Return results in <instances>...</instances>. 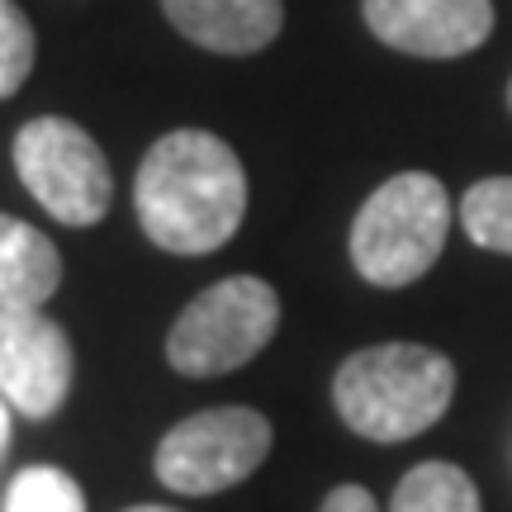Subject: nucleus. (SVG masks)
<instances>
[{"instance_id": "1", "label": "nucleus", "mask_w": 512, "mask_h": 512, "mask_svg": "<svg viewBox=\"0 0 512 512\" xmlns=\"http://www.w3.org/2000/svg\"><path fill=\"white\" fill-rule=\"evenodd\" d=\"M138 228L171 256H209L247 219V171L242 157L209 128H171L143 152Z\"/></svg>"}, {"instance_id": "2", "label": "nucleus", "mask_w": 512, "mask_h": 512, "mask_svg": "<svg viewBox=\"0 0 512 512\" xmlns=\"http://www.w3.org/2000/svg\"><path fill=\"white\" fill-rule=\"evenodd\" d=\"M456 399V366L437 347L380 342L351 351L332 375V408L356 437L408 441L446 418Z\"/></svg>"}, {"instance_id": "3", "label": "nucleus", "mask_w": 512, "mask_h": 512, "mask_svg": "<svg viewBox=\"0 0 512 512\" xmlns=\"http://www.w3.org/2000/svg\"><path fill=\"white\" fill-rule=\"evenodd\" d=\"M451 238V195L432 171H399L351 219V266L366 285L403 290L437 266Z\"/></svg>"}, {"instance_id": "4", "label": "nucleus", "mask_w": 512, "mask_h": 512, "mask_svg": "<svg viewBox=\"0 0 512 512\" xmlns=\"http://www.w3.org/2000/svg\"><path fill=\"white\" fill-rule=\"evenodd\" d=\"M280 294L261 275H228L200 290L166 332V361L185 380H219L271 347Z\"/></svg>"}, {"instance_id": "5", "label": "nucleus", "mask_w": 512, "mask_h": 512, "mask_svg": "<svg viewBox=\"0 0 512 512\" xmlns=\"http://www.w3.org/2000/svg\"><path fill=\"white\" fill-rule=\"evenodd\" d=\"M15 171L24 190L67 228H95L114 204V171L91 133L62 114H43L15 133Z\"/></svg>"}, {"instance_id": "6", "label": "nucleus", "mask_w": 512, "mask_h": 512, "mask_svg": "<svg viewBox=\"0 0 512 512\" xmlns=\"http://www.w3.org/2000/svg\"><path fill=\"white\" fill-rule=\"evenodd\" d=\"M271 418L256 408H204L181 418L152 456V475L162 479L171 494L209 498L223 489H238L266 465L271 456Z\"/></svg>"}, {"instance_id": "7", "label": "nucleus", "mask_w": 512, "mask_h": 512, "mask_svg": "<svg viewBox=\"0 0 512 512\" xmlns=\"http://www.w3.org/2000/svg\"><path fill=\"white\" fill-rule=\"evenodd\" d=\"M76 356L43 309H0V399L24 418H53L72 394Z\"/></svg>"}, {"instance_id": "8", "label": "nucleus", "mask_w": 512, "mask_h": 512, "mask_svg": "<svg viewBox=\"0 0 512 512\" xmlns=\"http://www.w3.org/2000/svg\"><path fill=\"white\" fill-rule=\"evenodd\" d=\"M366 29L408 57H465L494 34V0H361Z\"/></svg>"}, {"instance_id": "9", "label": "nucleus", "mask_w": 512, "mask_h": 512, "mask_svg": "<svg viewBox=\"0 0 512 512\" xmlns=\"http://www.w3.org/2000/svg\"><path fill=\"white\" fill-rule=\"evenodd\" d=\"M171 29L219 57H252L285 29L280 0H162Z\"/></svg>"}, {"instance_id": "10", "label": "nucleus", "mask_w": 512, "mask_h": 512, "mask_svg": "<svg viewBox=\"0 0 512 512\" xmlns=\"http://www.w3.org/2000/svg\"><path fill=\"white\" fill-rule=\"evenodd\" d=\"M62 285V252L34 223L0 214V309H43Z\"/></svg>"}, {"instance_id": "11", "label": "nucleus", "mask_w": 512, "mask_h": 512, "mask_svg": "<svg viewBox=\"0 0 512 512\" xmlns=\"http://www.w3.org/2000/svg\"><path fill=\"white\" fill-rule=\"evenodd\" d=\"M389 512H484L475 479L451 460H422L399 479Z\"/></svg>"}, {"instance_id": "12", "label": "nucleus", "mask_w": 512, "mask_h": 512, "mask_svg": "<svg viewBox=\"0 0 512 512\" xmlns=\"http://www.w3.org/2000/svg\"><path fill=\"white\" fill-rule=\"evenodd\" d=\"M460 223L475 247L512 256V176L475 181L460 200Z\"/></svg>"}, {"instance_id": "13", "label": "nucleus", "mask_w": 512, "mask_h": 512, "mask_svg": "<svg viewBox=\"0 0 512 512\" xmlns=\"http://www.w3.org/2000/svg\"><path fill=\"white\" fill-rule=\"evenodd\" d=\"M5 512H86V494L67 470L57 465H29L10 479Z\"/></svg>"}, {"instance_id": "14", "label": "nucleus", "mask_w": 512, "mask_h": 512, "mask_svg": "<svg viewBox=\"0 0 512 512\" xmlns=\"http://www.w3.org/2000/svg\"><path fill=\"white\" fill-rule=\"evenodd\" d=\"M34 57H38V38L29 15L19 10L15 0H0V100H10L29 81Z\"/></svg>"}, {"instance_id": "15", "label": "nucleus", "mask_w": 512, "mask_h": 512, "mask_svg": "<svg viewBox=\"0 0 512 512\" xmlns=\"http://www.w3.org/2000/svg\"><path fill=\"white\" fill-rule=\"evenodd\" d=\"M318 512H380V503H375V494L361 489V484H337V489L318 503Z\"/></svg>"}, {"instance_id": "16", "label": "nucleus", "mask_w": 512, "mask_h": 512, "mask_svg": "<svg viewBox=\"0 0 512 512\" xmlns=\"http://www.w3.org/2000/svg\"><path fill=\"white\" fill-rule=\"evenodd\" d=\"M5 441H10V403L0 399V451H5Z\"/></svg>"}, {"instance_id": "17", "label": "nucleus", "mask_w": 512, "mask_h": 512, "mask_svg": "<svg viewBox=\"0 0 512 512\" xmlns=\"http://www.w3.org/2000/svg\"><path fill=\"white\" fill-rule=\"evenodd\" d=\"M124 512H181V508H166V503H138V508H124Z\"/></svg>"}, {"instance_id": "18", "label": "nucleus", "mask_w": 512, "mask_h": 512, "mask_svg": "<svg viewBox=\"0 0 512 512\" xmlns=\"http://www.w3.org/2000/svg\"><path fill=\"white\" fill-rule=\"evenodd\" d=\"M508 110H512V81H508Z\"/></svg>"}]
</instances>
